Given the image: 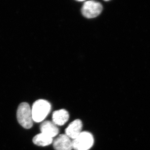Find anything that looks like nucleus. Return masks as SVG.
I'll list each match as a JSON object with an SVG mask.
<instances>
[{"instance_id": "1", "label": "nucleus", "mask_w": 150, "mask_h": 150, "mask_svg": "<svg viewBox=\"0 0 150 150\" xmlns=\"http://www.w3.org/2000/svg\"><path fill=\"white\" fill-rule=\"evenodd\" d=\"M51 108V104L47 100H36L31 108L33 121L36 122H43L49 113Z\"/></svg>"}, {"instance_id": "2", "label": "nucleus", "mask_w": 150, "mask_h": 150, "mask_svg": "<svg viewBox=\"0 0 150 150\" xmlns=\"http://www.w3.org/2000/svg\"><path fill=\"white\" fill-rule=\"evenodd\" d=\"M17 120L19 123L26 129H30L33 126V120L30 105L27 103H21L17 110Z\"/></svg>"}, {"instance_id": "3", "label": "nucleus", "mask_w": 150, "mask_h": 150, "mask_svg": "<svg viewBox=\"0 0 150 150\" xmlns=\"http://www.w3.org/2000/svg\"><path fill=\"white\" fill-rule=\"evenodd\" d=\"M72 142L75 150H89L93 145L94 139L89 132H82Z\"/></svg>"}, {"instance_id": "4", "label": "nucleus", "mask_w": 150, "mask_h": 150, "mask_svg": "<svg viewBox=\"0 0 150 150\" xmlns=\"http://www.w3.org/2000/svg\"><path fill=\"white\" fill-rule=\"evenodd\" d=\"M102 10V6L101 3L94 1H85L81 8L83 16L88 18L98 17Z\"/></svg>"}, {"instance_id": "5", "label": "nucleus", "mask_w": 150, "mask_h": 150, "mask_svg": "<svg viewBox=\"0 0 150 150\" xmlns=\"http://www.w3.org/2000/svg\"><path fill=\"white\" fill-rule=\"evenodd\" d=\"M53 146L56 150H72V141L66 134H61L54 140Z\"/></svg>"}, {"instance_id": "6", "label": "nucleus", "mask_w": 150, "mask_h": 150, "mask_svg": "<svg viewBox=\"0 0 150 150\" xmlns=\"http://www.w3.org/2000/svg\"><path fill=\"white\" fill-rule=\"evenodd\" d=\"M82 123L79 120L72 122L65 130V134L73 140L76 139L82 132Z\"/></svg>"}, {"instance_id": "7", "label": "nucleus", "mask_w": 150, "mask_h": 150, "mask_svg": "<svg viewBox=\"0 0 150 150\" xmlns=\"http://www.w3.org/2000/svg\"><path fill=\"white\" fill-rule=\"evenodd\" d=\"M41 133L44 134L50 137L53 138L58 134L59 130L57 125L53 122L46 120L43 122L40 126Z\"/></svg>"}, {"instance_id": "8", "label": "nucleus", "mask_w": 150, "mask_h": 150, "mask_svg": "<svg viewBox=\"0 0 150 150\" xmlns=\"http://www.w3.org/2000/svg\"><path fill=\"white\" fill-rule=\"evenodd\" d=\"M69 117L68 112L65 109H60L53 112L52 122L56 125L61 126L64 125Z\"/></svg>"}, {"instance_id": "9", "label": "nucleus", "mask_w": 150, "mask_h": 150, "mask_svg": "<svg viewBox=\"0 0 150 150\" xmlns=\"http://www.w3.org/2000/svg\"><path fill=\"white\" fill-rule=\"evenodd\" d=\"M53 142V139L43 133L37 134L33 139V142L35 144L39 146H48Z\"/></svg>"}]
</instances>
